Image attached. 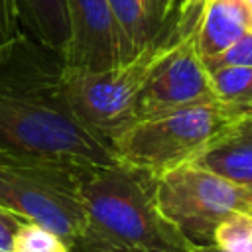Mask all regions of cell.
Wrapping results in <instances>:
<instances>
[{
	"instance_id": "6da1fadb",
	"label": "cell",
	"mask_w": 252,
	"mask_h": 252,
	"mask_svg": "<svg viewBox=\"0 0 252 252\" xmlns=\"http://www.w3.org/2000/svg\"><path fill=\"white\" fill-rule=\"evenodd\" d=\"M63 57L28 35L0 45V154L83 167L118 163L61 94Z\"/></svg>"
},
{
	"instance_id": "7a4b0ae2",
	"label": "cell",
	"mask_w": 252,
	"mask_h": 252,
	"mask_svg": "<svg viewBox=\"0 0 252 252\" xmlns=\"http://www.w3.org/2000/svg\"><path fill=\"white\" fill-rule=\"evenodd\" d=\"M85 228L75 252H187L193 246L163 219L154 177L122 163L81 173Z\"/></svg>"
},
{
	"instance_id": "3957f363",
	"label": "cell",
	"mask_w": 252,
	"mask_h": 252,
	"mask_svg": "<svg viewBox=\"0 0 252 252\" xmlns=\"http://www.w3.org/2000/svg\"><path fill=\"white\" fill-rule=\"evenodd\" d=\"M83 165L0 154V207L51 230L69 250L85 228Z\"/></svg>"
},
{
	"instance_id": "277c9868",
	"label": "cell",
	"mask_w": 252,
	"mask_h": 252,
	"mask_svg": "<svg viewBox=\"0 0 252 252\" xmlns=\"http://www.w3.org/2000/svg\"><path fill=\"white\" fill-rule=\"evenodd\" d=\"M185 26L187 22H175L158 32L146 51L126 65L93 71L63 63L61 94L73 116L93 134L110 144L114 136L136 122V98L148 69Z\"/></svg>"
},
{
	"instance_id": "5b68a950",
	"label": "cell",
	"mask_w": 252,
	"mask_h": 252,
	"mask_svg": "<svg viewBox=\"0 0 252 252\" xmlns=\"http://www.w3.org/2000/svg\"><path fill=\"white\" fill-rule=\"evenodd\" d=\"M230 120L215 102L140 118L110 140L118 163L158 177L187 163Z\"/></svg>"
},
{
	"instance_id": "8992f818",
	"label": "cell",
	"mask_w": 252,
	"mask_h": 252,
	"mask_svg": "<svg viewBox=\"0 0 252 252\" xmlns=\"http://www.w3.org/2000/svg\"><path fill=\"white\" fill-rule=\"evenodd\" d=\"M154 195L163 219L193 248L213 246V230L228 213H252V195L246 185L230 183L191 163L158 175Z\"/></svg>"
},
{
	"instance_id": "52a82bcc",
	"label": "cell",
	"mask_w": 252,
	"mask_h": 252,
	"mask_svg": "<svg viewBox=\"0 0 252 252\" xmlns=\"http://www.w3.org/2000/svg\"><path fill=\"white\" fill-rule=\"evenodd\" d=\"M215 102L211 75L195 47V22L187 24L154 59L136 98V120Z\"/></svg>"
},
{
	"instance_id": "ba28073f",
	"label": "cell",
	"mask_w": 252,
	"mask_h": 252,
	"mask_svg": "<svg viewBox=\"0 0 252 252\" xmlns=\"http://www.w3.org/2000/svg\"><path fill=\"white\" fill-rule=\"evenodd\" d=\"M69 43L63 63L102 71L118 65L116 35L106 0H67Z\"/></svg>"
},
{
	"instance_id": "9c48e42d",
	"label": "cell",
	"mask_w": 252,
	"mask_h": 252,
	"mask_svg": "<svg viewBox=\"0 0 252 252\" xmlns=\"http://www.w3.org/2000/svg\"><path fill=\"white\" fill-rule=\"evenodd\" d=\"M187 163L236 185H252V118L228 122Z\"/></svg>"
},
{
	"instance_id": "30bf717a",
	"label": "cell",
	"mask_w": 252,
	"mask_h": 252,
	"mask_svg": "<svg viewBox=\"0 0 252 252\" xmlns=\"http://www.w3.org/2000/svg\"><path fill=\"white\" fill-rule=\"evenodd\" d=\"M252 32V16L242 0H201L195 22V47L201 59L220 53Z\"/></svg>"
},
{
	"instance_id": "8fae6325",
	"label": "cell",
	"mask_w": 252,
	"mask_h": 252,
	"mask_svg": "<svg viewBox=\"0 0 252 252\" xmlns=\"http://www.w3.org/2000/svg\"><path fill=\"white\" fill-rule=\"evenodd\" d=\"M24 35L63 57L69 43L67 0H12Z\"/></svg>"
},
{
	"instance_id": "7c38bea8",
	"label": "cell",
	"mask_w": 252,
	"mask_h": 252,
	"mask_svg": "<svg viewBox=\"0 0 252 252\" xmlns=\"http://www.w3.org/2000/svg\"><path fill=\"white\" fill-rule=\"evenodd\" d=\"M114 35H116V57L118 65L134 61L156 37L148 0H106Z\"/></svg>"
},
{
	"instance_id": "4fadbf2b",
	"label": "cell",
	"mask_w": 252,
	"mask_h": 252,
	"mask_svg": "<svg viewBox=\"0 0 252 252\" xmlns=\"http://www.w3.org/2000/svg\"><path fill=\"white\" fill-rule=\"evenodd\" d=\"M215 104L234 122L252 118V67L209 69Z\"/></svg>"
},
{
	"instance_id": "5bb4252c",
	"label": "cell",
	"mask_w": 252,
	"mask_h": 252,
	"mask_svg": "<svg viewBox=\"0 0 252 252\" xmlns=\"http://www.w3.org/2000/svg\"><path fill=\"white\" fill-rule=\"evenodd\" d=\"M213 246L219 252H252V213L232 211L213 230Z\"/></svg>"
},
{
	"instance_id": "9a60e30c",
	"label": "cell",
	"mask_w": 252,
	"mask_h": 252,
	"mask_svg": "<svg viewBox=\"0 0 252 252\" xmlns=\"http://www.w3.org/2000/svg\"><path fill=\"white\" fill-rule=\"evenodd\" d=\"M61 248L67 246L51 230L28 220L18 226L12 244V252H59Z\"/></svg>"
},
{
	"instance_id": "2e32d148",
	"label": "cell",
	"mask_w": 252,
	"mask_h": 252,
	"mask_svg": "<svg viewBox=\"0 0 252 252\" xmlns=\"http://www.w3.org/2000/svg\"><path fill=\"white\" fill-rule=\"evenodd\" d=\"M207 71L217 67H252V32L240 35L220 53L203 59Z\"/></svg>"
},
{
	"instance_id": "e0dca14e",
	"label": "cell",
	"mask_w": 252,
	"mask_h": 252,
	"mask_svg": "<svg viewBox=\"0 0 252 252\" xmlns=\"http://www.w3.org/2000/svg\"><path fill=\"white\" fill-rule=\"evenodd\" d=\"M22 35V30L18 26L12 0H0V45L12 43Z\"/></svg>"
},
{
	"instance_id": "ac0fdd59",
	"label": "cell",
	"mask_w": 252,
	"mask_h": 252,
	"mask_svg": "<svg viewBox=\"0 0 252 252\" xmlns=\"http://www.w3.org/2000/svg\"><path fill=\"white\" fill-rule=\"evenodd\" d=\"M148 8H150V18H152L154 33H158L163 28L175 24L173 0H148Z\"/></svg>"
},
{
	"instance_id": "d6986e66",
	"label": "cell",
	"mask_w": 252,
	"mask_h": 252,
	"mask_svg": "<svg viewBox=\"0 0 252 252\" xmlns=\"http://www.w3.org/2000/svg\"><path fill=\"white\" fill-rule=\"evenodd\" d=\"M22 222H24L22 217L0 207V252H12L14 234Z\"/></svg>"
},
{
	"instance_id": "ffe728a7",
	"label": "cell",
	"mask_w": 252,
	"mask_h": 252,
	"mask_svg": "<svg viewBox=\"0 0 252 252\" xmlns=\"http://www.w3.org/2000/svg\"><path fill=\"white\" fill-rule=\"evenodd\" d=\"M199 2L201 0H173V14H175V18L187 14L191 8L199 6Z\"/></svg>"
},
{
	"instance_id": "44dd1931",
	"label": "cell",
	"mask_w": 252,
	"mask_h": 252,
	"mask_svg": "<svg viewBox=\"0 0 252 252\" xmlns=\"http://www.w3.org/2000/svg\"><path fill=\"white\" fill-rule=\"evenodd\" d=\"M187 252H219L215 246H207V248H191V250H187Z\"/></svg>"
},
{
	"instance_id": "7402d4cb",
	"label": "cell",
	"mask_w": 252,
	"mask_h": 252,
	"mask_svg": "<svg viewBox=\"0 0 252 252\" xmlns=\"http://www.w3.org/2000/svg\"><path fill=\"white\" fill-rule=\"evenodd\" d=\"M244 2V6L248 8V12H250V16H252V0H242Z\"/></svg>"
},
{
	"instance_id": "603a6c76",
	"label": "cell",
	"mask_w": 252,
	"mask_h": 252,
	"mask_svg": "<svg viewBox=\"0 0 252 252\" xmlns=\"http://www.w3.org/2000/svg\"><path fill=\"white\" fill-rule=\"evenodd\" d=\"M59 252H71V250H69V248H61Z\"/></svg>"
},
{
	"instance_id": "cb8c5ba5",
	"label": "cell",
	"mask_w": 252,
	"mask_h": 252,
	"mask_svg": "<svg viewBox=\"0 0 252 252\" xmlns=\"http://www.w3.org/2000/svg\"><path fill=\"white\" fill-rule=\"evenodd\" d=\"M248 187V191H250V195H252V185H246Z\"/></svg>"
}]
</instances>
